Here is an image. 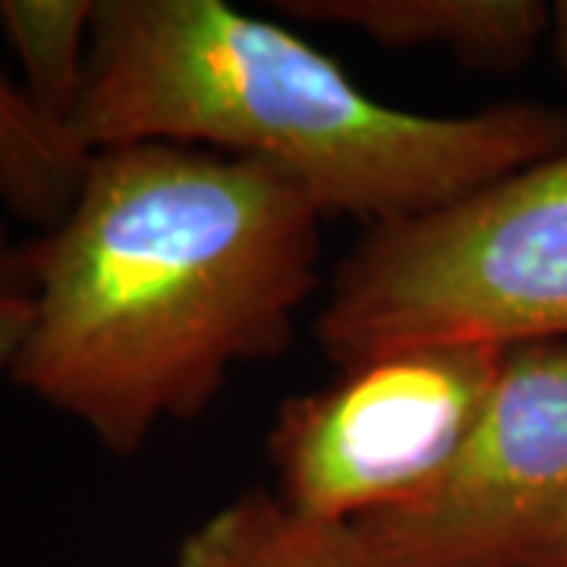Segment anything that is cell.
<instances>
[{
  "instance_id": "cell-1",
  "label": "cell",
  "mask_w": 567,
  "mask_h": 567,
  "mask_svg": "<svg viewBox=\"0 0 567 567\" xmlns=\"http://www.w3.org/2000/svg\"><path fill=\"white\" fill-rule=\"evenodd\" d=\"M322 221L265 164L167 142L95 152L73 212L25 244L35 309L13 382L133 457L208 410L234 365L290 347Z\"/></svg>"
},
{
  "instance_id": "cell-2",
  "label": "cell",
  "mask_w": 567,
  "mask_h": 567,
  "mask_svg": "<svg viewBox=\"0 0 567 567\" xmlns=\"http://www.w3.org/2000/svg\"><path fill=\"white\" fill-rule=\"evenodd\" d=\"M73 136L167 142L265 164L322 218H423L567 148V111L511 102L420 114L375 102L334 58L221 0H95Z\"/></svg>"
},
{
  "instance_id": "cell-3",
  "label": "cell",
  "mask_w": 567,
  "mask_h": 567,
  "mask_svg": "<svg viewBox=\"0 0 567 567\" xmlns=\"http://www.w3.org/2000/svg\"><path fill=\"white\" fill-rule=\"evenodd\" d=\"M316 338L341 369L410 347L567 338V148L369 230L331 281Z\"/></svg>"
},
{
  "instance_id": "cell-4",
  "label": "cell",
  "mask_w": 567,
  "mask_h": 567,
  "mask_svg": "<svg viewBox=\"0 0 567 567\" xmlns=\"http://www.w3.org/2000/svg\"><path fill=\"white\" fill-rule=\"evenodd\" d=\"M502 363L505 347H410L284 401L268 435L278 495L341 524L416 502L461 454Z\"/></svg>"
},
{
  "instance_id": "cell-5",
  "label": "cell",
  "mask_w": 567,
  "mask_h": 567,
  "mask_svg": "<svg viewBox=\"0 0 567 567\" xmlns=\"http://www.w3.org/2000/svg\"><path fill=\"white\" fill-rule=\"evenodd\" d=\"M567 505V338L507 347L483 416L416 502L353 520L388 567H511Z\"/></svg>"
},
{
  "instance_id": "cell-6",
  "label": "cell",
  "mask_w": 567,
  "mask_h": 567,
  "mask_svg": "<svg viewBox=\"0 0 567 567\" xmlns=\"http://www.w3.org/2000/svg\"><path fill=\"white\" fill-rule=\"evenodd\" d=\"M275 10L385 48H442L480 70H517L548 35L539 0H278Z\"/></svg>"
},
{
  "instance_id": "cell-7",
  "label": "cell",
  "mask_w": 567,
  "mask_h": 567,
  "mask_svg": "<svg viewBox=\"0 0 567 567\" xmlns=\"http://www.w3.org/2000/svg\"><path fill=\"white\" fill-rule=\"evenodd\" d=\"M174 567H388L353 524L312 517L278 492L246 488L181 543Z\"/></svg>"
},
{
  "instance_id": "cell-8",
  "label": "cell",
  "mask_w": 567,
  "mask_h": 567,
  "mask_svg": "<svg viewBox=\"0 0 567 567\" xmlns=\"http://www.w3.org/2000/svg\"><path fill=\"white\" fill-rule=\"evenodd\" d=\"M92 152L48 121L25 89L0 73V203L32 227L54 230L80 203Z\"/></svg>"
},
{
  "instance_id": "cell-9",
  "label": "cell",
  "mask_w": 567,
  "mask_h": 567,
  "mask_svg": "<svg viewBox=\"0 0 567 567\" xmlns=\"http://www.w3.org/2000/svg\"><path fill=\"white\" fill-rule=\"evenodd\" d=\"M95 0H0V29L22 66V89L70 130L85 82Z\"/></svg>"
},
{
  "instance_id": "cell-10",
  "label": "cell",
  "mask_w": 567,
  "mask_h": 567,
  "mask_svg": "<svg viewBox=\"0 0 567 567\" xmlns=\"http://www.w3.org/2000/svg\"><path fill=\"white\" fill-rule=\"evenodd\" d=\"M35 278L25 256V244H17L0 224V372H10L32 324Z\"/></svg>"
},
{
  "instance_id": "cell-11",
  "label": "cell",
  "mask_w": 567,
  "mask_h": 567,
  "mask_svg": "<svg viewBox=\"0 0 567 567\" xmlns=\"http://www.w3.org/2000/svg\"><path fill=\"white\" fill-rule=\"evenodd\" d=\"M511 567H567V505L529 533Z\"/></svg>"
},
{
  "instance_id": "cell-12",
  "label": "cell",
  "mask_w": 567,
  "mask_h": 567,
  "mask_svg": "<svg viewBox=\"0 0 567 567\" xmlns=\"http://www.w3.org/2000/svg\"><path fill=\"white\" fill-rule=\"evenodd\" d=\"M548 39L558 63L567 70V0H558L548 7Z\"/></svg>"
}]
</instances>
